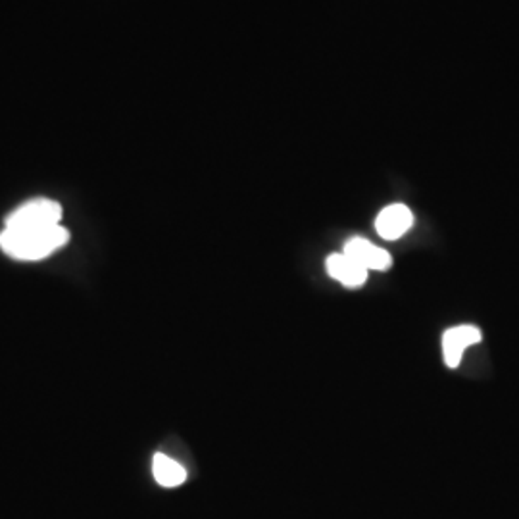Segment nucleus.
<instances>
[{
    "instance_id": "f03ea898",
    "label": "nucleus",
    "mask_w": 519,
    "mask_h": 519,
    "mask_svg": "<svg viewBox=\"0 0 519 519\" xmlns=\"http://www.w3.org/2000/svg\"><path fill=\"white\" fill-rule=\"evenodd\" d=\"M62 210L60 202L51 198H34L20 208H15L6 217V229H39V227H54L62 226Z\"/></svg>"
},
{
    "instance_id": "20e7f679",
    "label": "nucleus",
    "mask_w": 519,
    "mask_h": 519,
    "mask_svg": "<svg viewBox=\"0 0 519 519\" xmlns=\"http://www.w3.org/2000/svg\"><path fill=\"white\" fill-rule=\"evenodd\" d=\"M344 255L351 256L352 260H356L360 265H364L366 270H377V272H385L390 267L392 258L387 253V250L380 248L371 245L370 241L361 239V237H354L349 243L344 245Z\"/></svg>"
},
{
    "instance_id": "f257e3e1",
    "label": "nucleus",
    "mask_w": 519,
    "mask_h": 519,
    "mask_svg": "<svg viewBox=\"0 0 519 519\" xmlns=\"http://www.w3.org/2000/svg\"><path fill=\"white\" fill-rule=\"evenodd\" d=\"M70 241V231L64 226L39 229H3L0 248L14 260L37 262L56 253Z\"/></svg>"
},
{
    "instance_id": "39448f33",
    "label": "nucleus",
    "mask_w": 519,
    "mask_h": 519,
    "mask_svg": "<svg viewBox=\"0 0 519 519\" xmlns=\"http://www.w3.org/2000/svg\"><path fill=\"white\" fill-rule=\"evenodd\" d=\"M412 224L414 216L410 208L404 207V204H392V207H387L380 216H377L375 227L383 239L397 241L412 227Z\"/></svg>"
},
{
    "instance_id": "7ed1b4c3",
    "label": "nucleus",
    "mask_w": 519,
    "mask_h": 519,
    "mask_svg": "<svg viewBox=\"0 0 519 519\" xmlns=\"http://www.w3.org/2000/svg\"><path fill=\"white\" fill-rule=\"evenodd\" d=\"M481 332L474 325H460L448 329L443 337V354H445V364L448 368H456L460 364V360L464 356V351L471 344L481 342Z\"/></svg>"
},
{
    "instance_id": "0eeeda50",
    "label": "nucleus",
    "mask_w": 519,
    "mask_h": 519,
    "mask_svg": "<svg viewBox=\"0 0 519 519\" xmlns=\"http://www.w3.org/2000/svg\"><path fill=\"white\" fill-rule=\"evenodd\" d=\"M152 474H154V479L159 481V485L168 486V489H171V486L183 485L185 479H187L185 467L181 464H178L176 460L168 458L166 454H156L154 456Z\"/></svg>"
},
{
    "instance_id": "423d86ee",
    "label": "nucleus",
    "mask_w": 519,
    "mask_h": 519,
    "mask_svg": "<svg viewBox=\"0 0 519 519\" xmlns=\"http://www.w3.org/2000/svg\"><path fill=\"white\" fill-rule=\"evenodd\" d=\"M327 272L333 279L342 283L344 287H360L364 285L368 279V270L364 265H360L351 256L342 255H332L327 258Z\"/></svg>"
}]
</instances>
